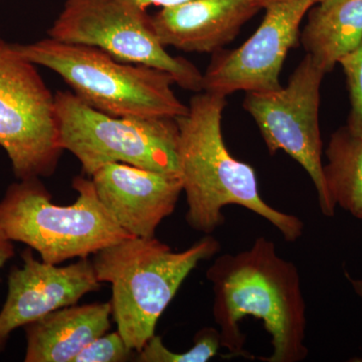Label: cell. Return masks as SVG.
Segmentation results:
<instances>
[{
	"label": "cell",
	"instance_id": "cell-4",
	"mask_svg": "<svg viewBox=\"0 0 362 362\" xmlns=\"http://www.w3.org/2000/svg\"><path fill=\"white\" fill-rule=\"evenodd\" d=\"M13 45L28 61L58 74L78 99L102 113L176 119L188 112L173 92L175 80L158 69L123 63L97 47L52 37Z\"/></svg>",
	"mask_w": 362,
	"mask_h": 362
},
{
	"label": "cell",
	"instance_id": "cell-14",
	"mask_svg": "<svg viewBox=\"0 0 362 362\" xmlns=\"http://www.w3.org/2000/svg\"><path fill=\"white\" fill-rule=\"evenodd\" d=\"M111 302L63 307L25 325V362H73L111 327Z\"/></svg>",
	"mask_w": 362,
	"mask_h": 362
},
{
	"label": "cell",
	"instance_id": "cell-15",
	"mask_svg": "<svg viewBox=\"0 0 362 362\" xmlns=\"http://www.w3.org/2000/svg\"><path fill=\"white\" fill-rule=\"evenodd\" d=\"M306 54L325 74L362 42V0H322L307 13L300 33Z\"/></svg>",
	"mask_w": 362,
	"mask_h": 362
},
{
	"label": "cell",
	"instance_id": "cell-5",
	"mask_svg": "<svg viewBox=\"0 0 362 362\" xmlns=\"http://www.w3.org/2000/svg\"><path fill=\"white\" fill-rule=\"evenodd\" d=\"M71 187L77 199L59 206L52 204L40 178L13 183L0 201V228L9 239L35 250L42 261L52 265L89 258L132 238L105 209L90 178L76 176Z\"/></svg>",
	"mask_w": 362,
	"mask_h": 362
},
{
	"label": "cell",
	"instance_id": "cell-18",
	"mask_svg": "<svg viewBox=\"0 0 362 362\" xmlns=\"http://www.w3.org/2000/svg\"><path fill=\"white\" fill-rule=\"evenodd\" d=\"M339 64L346 78L351 105L346 128L352 134L362 137V42Z\"/></svg>",
	"mask_w": 362,
	"mask_h": 362
},
{
	"label": "cell",
	"instance_id": "cell-13",
	"mask_svg": "<svg viewBox=\"0 0 362 362\" xmlns=\"http://www.w3.org/2000/svg\"><path fill=\"white\" fill-rule=\"evenodd\" d=\"M269 0H192L161 7L151 16L163 47L214 54L239 35L243 26L264 11Z\"/></svg>",
	"mask_w": 362,
	"mask_h": 362
},
{
	"label": "cell",
	"instance_id": "cell-19",
	"mask_svg": "<svg viewBox=\"0 0 362 362\" xmlns=\"http://www.w3.org/2000/svg\"><path fill=\"white\" fill-rule=\"evenodd\" d=\"M133 354L122 335L116 331L95 338L73 362H123L129 361Z\"/></svg>",
	"mask_w": 362,
	"mask_h": 362
},
{
	"label": "cell",
	"instance_id": "cell-16",
	"mask_svg": "<svg viewBox=\"0 0 362 362\" xmlns=\"http://www.w3.org/2000/svg\"><path fill=\"white\" fill-rule=\"evenodd\" d=\"M325 156L323 175L331 204L362 221V137L344 126L331 135Z\"/></svg>",
	"mask_w": 362,
	"mask_h": 362
},
{
	"label": "cell",
	"instance_id": "cell-1",
	"mask_svg": "<svg viewBox=\"0 0 362 362\" xmlns=\"http://www.w3.org/2000/svg\"><path fill=\"white\" fill-rule=\"evenodd\" d=\"M213 284L214 318L221 347L230 357H251L240 328L247 316L263 321L270 334L271 356L264 362H300L308 356L306 302L299 270L278 254L265 237L237 254L218 257L206 271Z\"/></svg>",
	"mask_w": 362,
	"mask_h": 362
},
{
	"label": "cell",
	"instance_id": "cell-11",
	"mask_svg": "<svg viewBox=\"0 0 362 362\" xmlns=\"http://www.w3.org/2000/svg\"><path fill=\"white\" fill-rule=\"evenodd\" d=\"M21 259L23 267H13L9 273L6 300L0 311V352L14 330L75 305L101 287L92 259L59 267L35 259L30 247L23 252Z\"/></svg>",
	"mask_w": 362,
	"mask_h": 362
},
{
	"label": "cell",
	"instance_id": "cell-23",
	"mask_svg": "<svg viewBox=\"0 0 362 362\" xmlns=\"http://www.w3.org/2000/svg\"><path fill=\"white\" fill-rule=\"evenodd\" d=\"M314 1H315V4H317V2L322 1V0H314Z\"/></svg>",
	"mask_w": 362,
	"mask_h": 362
},
{
	"label": "cell",
	"instance_id": "cell-22",
	"mask_svg": "<svg viewBox=\"0 0 362 362\" xmlns=\"http://www.w3.org/2000/svg\"><path fill=\"white\" fill-rule=\"evenodd\" d=\"M349 279L350 285H351L352 289L356 292L357 296L362 298V278L361 279H354L350 277L349 275H346Z\"/></svg>",
	"mask_w": 362,
	"mask_h": 362
},
{
	"label": "cell",
	"instance_id": "cell-8",
	"mask_svg": "<svg viewBox=\"0 0 362 362\" xmlns=\"http://www.w3.org/2000/svg\"><path fill=\"white\" fill-rule=\"evenodd\" d=\"M0 146L18 180L56 173L59 145L54 95L35 64L0 39Z\"/></svg>",
	"mask_w": 362,
	"mask_h": 362
},
{
	"label": "cell",
	"instance_id": "cell-9",
	"mask_svg": "<svg viewBox=\"0 0 362 362\" xmlns=\"http://www.w3.org/2000/svg\"><path fill=\"white\" fill-rule=\"evenodd\" d=\"M324 73L308 54L285 87L247 92L244 107L254 119L271 154L284 151L310 176L321 213L333 216L323 175L322 139L319 126L320 88Z\"/></svg>",
	"mask_w": 362,
	"mask_h": 362
},
{
	"label": "cell",
	"instance_id": "cell-21",
	"mask_svg": "<svg viewBox=\"0 0 362 362\" xmlns=\"http://www.w3.org/2000/svg\"><path fill=\"white\" fill-rule=\"evenodd\" d=\"M140 6L148 8L150 6L168 7L185 4L192 0H134Z\"/></svg>",
	"mask_w": 362,
	"mask_h": 362
},
{
	"label": "cell",
	"instance_id": "cell-3",
	"mask_svg": "<svg viewBox=\"0 0 362 362\" xmlns=\"http://www.w3.org/2000/svg\"><path fill=\"white\" fill-rule=\"evenodd\" d=\"M220 250L211 235L182 252L156 237H132L94 255L95 274L100 283L111 284L112 318L130 349L140 351L156 335L159 318L185 279Z\"/></svg>",
	"mask_w": 362,
	"mask_h": 362
},
{
	"label": "cell",
	"instance_id": "cell-20",
	"mask_svg": "<svg viewBox=\"0 0 362 362\" xmlns=\"http://www.w3.org/2000/svg\"><path fill=\"white\" fill-rule=\"evenodd\" d=\"M14 255H16V249H14L13 240L9 239L0 228V270L9 259L13 258Z\"/></svg>",
	"mask_w": 362,
	"mask_h": 362
},
{
	"label": "cell",
	"instance_id": "cell-17",
	"mask_svg": "<svg viewBox=\"0 0 362 362\" xmlns=\"http://www.w3.org/2000/svg\"><path fill=\"white\" fill-rule=\"evenodd\" d=\"M221 347L220 331L204 327L194 337V345L185 352L169 350L158 335H153L140 351L136 352L138 362H206L211 361Z\"/></svg>",
	"mask_w": 362,
	"mask_h": 362
},
{
	"label": "cell",
	"instance_id": "cell-7",
	"mask_svg": "<svg viewBox=\"0 0 362 362\" xmlns=\"http://www.w3.org/2000/svg\"><path fill=\"white\" fill-rule=\"evenodd\" d=\"M49 37L97 47L123 63L165 71L190 92L204 90V74L182 57H173L157 37L147 9L134 0H66Z\"/></svg>",
	"mask_w": 362,
	"mask_h": 362
},
{
	"label": "cell",
	"instance_id": "cell-12",
	"mask_svg": "<svg viewBox=\"0 0 362 362\" xmlns=\"http://www.w3.org/2000/svg\"><path fill=\"white\" fill-rule=\"evenodd\" d=\"M100 202L125 232L156 237L159 225L173 214L183 192L180 175L126 163H109L90 176Z\"/></svg>",
	"mask_w": 362,
	"mask_h": 362
},
{
	"label": "cell",
	"instance_id": "cell-2",
	"mask_svg": "<svg viewBox=\"0 0 362 362\" xmlns=\"http://www.w3.org/2000/svg\"><path fill=\"white\" fill-rule=\"evenodd\" d=\"M226 106V97L202 90L190 99L187 113L175 119L176 153L187 197L188 226L211 235L225 221L223 207L238 206L268 221L287 242L299 240L303 235L302 221L267 204L259 194L254 168L226 148L221 132Z\"/></svg>",
	"mask_w": 362,
	"mask_h": 362
},
{
	"label": "cell",
	"instance_id": "cell-10",
	"mask_svg": "<svg viewBox=\"0 0 362 362\" xmlns=\"http://www.w3.org/2000/svg\"><path fill=\"white\" fill-rule=\"evenodd\" d=\"M314 0H269L254 35L235 49L214 52L204 73V90L228 97L233 93L277 90L288 52L297 47L300 25Z\"/></svg>",
	"mask_w": 362,
	"mask_h": 362
},
{
	"label": "cell",
	"instance_id": "cell-6",
	"mask_svg": "<svg viewBox=\"0 0 362 362\" xmlns=\"http://www.w3.org/2000/svg\"><path fill=\"white\" fill-rule=\"evenodd\" d=\"M54 104L59 145L80 161L86 175L109 163L180 175L175 119L108 115L70 90H58Z\"/></svg>",
	"mask_w": 362,
	"mask_h": 362
}]
</instances>
